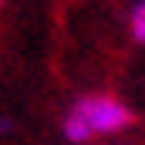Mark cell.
Segmentation results:
<instances>
[{"mask_svg":"<svg viewBox=\"0 0 145 145\" xmlns=\"http://www.w3.org/2000/svg\"><path fill=\"white\" fill-rule=\"evenodd\" d=\"M71 115L81 118V125L88 128L91 138L95 135H118L135 121L132 108L121 105L115 95H84L71 105Z\"/></svg>","mask_w":145,"mask_h":145,"instance_id":"1","label":"cell"},{"mask_svg":"<svg viewBox=\"0 0 145 145\" xmlns=\"http://www.w3.org/2000/svg\"><path fill=\"white\" fill-rule=\"evenodd\" d=\"M10 128H14V121H10V118H0V135H7Z\"/></svg>","mask_w":145,"mask_h":145,"instance_id":"3","label":"cell"},{"mask_svg":"<svg viewBox=\"0 0 145 145\" xmlns=\"http://www.w3.org/2000/svg\"><path fill=\"white\" fill-rule=\"evenodd\" d=\"M128 31H132V37H135L138 44H145V0H138V3L132 7V17H128Z\"/></svg>","mask_w":145,"mask_h":145,"instance_id":"2","label":"cell"},{"mask_svg":"<svg viewBox=\"0 0 145 145\" xmlns=\"http://www.w3.org/2000/svg\"><path fill=\"white\" fill-rule=\"evenodd\" d=\"M0 3H3V0H0Z\"/></svg>","mask_w":145,"mask_h":145,"instance_id":"4","label":"cell"}]
</instances>
